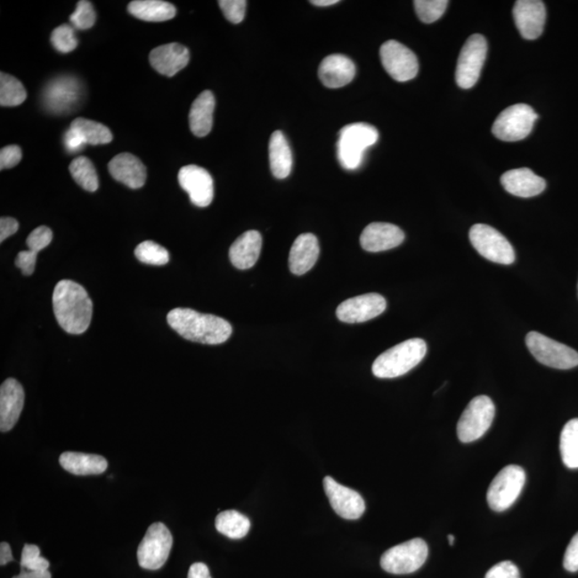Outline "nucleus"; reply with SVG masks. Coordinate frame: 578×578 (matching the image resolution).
I'll list each match as a JSON object with an SVG mask.
<instances>
[{"label": "nucleus", "mask_w": 578, "mask_h": 578, "mask_svg": "<svg viewBox=\"0 0 578 578\" xmlns=\"http://www.w3.org/2000/svg\"><path fill=\"white\" fill-rule=\"evenodd\" d=\"M19 222L13 217H2L0 220V242H4L10 236L19 231Z\"/></svg>", "instance_id": "48"}, {"label": "nucleus", "mask_w": 578, "mask_h": 578, "mask_svg": "<svg viewBox=\"0 0 578 578\" xmlns=\"http://www.w3.org/2000/svg\"><path fill=\"white\" fill-rule=\"evenodd\" d=\"M485 578H521L518 567L511 561H503L492 567Z\"/></svg>", "instance_id": "44"}, {"label": "nucleus", "mask_w": 578, "mask_h": 578, "mask_svg": "<svg viewBox=\"0 0 578 578\" xmlns=\"http://www.w3.org/2000/svg\"><path fill=\"white\" fill-rule=\"evenodd\" d=\"M538 118L532 106L527 104L509 106L493 125V134L503 142L522 141L530 134Z\"/></svg>", "instance_id": "8"}, {"label": "nucleus", "mask_w": 578, "mask_h": 578, "mask_svg": "<svg viewBox=\"0 0 578 578\" xmlns=\"http://www.w3.org/2000/svg\"><path fill=\"white\" fill-rule=\"evenodd\" d=\"M188 578H211L208 566L201 562H196V564L191 566Z\"/></svg>", "instance_id": "49"}, {"label": "nucleus", "mask_w": 578, "mask_h": 578, "mask_svg": "<svg viewBox=\"0 0 578 578\" xmlns=\"http://www.w3.org/2000/svg\"><path fill=\"white\" fill-rule=\"evenodd\" d=\"M173 546V535L163 523L152 524L137 550L142 569L156 571L166 565Z\"/></svg>", "instance_id": "11"}, {"label": "nucleus", "mask_w": 578, "mask_h": 578, "mask_svg": "<svg viewBox=\"0 0 578 578\" xmlns=\"http://www.w3.org/2000/svg\"><path fill=\"white\" fill-rule=\"evenodd\" d=\"M379 131L369 124L358 123L345 126L339 131L338 158L348 171L357 169L363 161L365 151L379 141Z\"/></svg>", "instance_id": "4"}, {"label": "nucleus", "mask_w": 578, "mask_h": 578, "mask_svg": "<svg viewBox=\"0 0 578 578\" xmlns=\"http://www.w3.org/2000/svg\"><path fill=\"white\" fill-rule=\"evenodd\" d=\"M63 141H65L66 150L71 153L81 151L86 145V142L84 141L82 135L71 128L66 132Z\"/></svg>", "instance_id": "47"}, {"label": "nucleus", "mask_w": 578, "mask_h": 578, "mask_svg": "<svg viewBox=\"0 0 578 578\" xmlns=\"http://www.w3.org/2000/svg\"><path fill=\"white\" fill-rule=\"evenodd\" d=\"M513 18L524 39H538L544 30L545 4L541 0H518L514 4Z\"/></svg>", "instance_id": "18"}, {"label": "nucleus", "mask_w": 578, "mask_h": 578, "mask_svg": "<svg viewBox=\"0 0 578 578\" xmlns=\"http://www.w3.org/2000/svg\"><path fill=\"white\" fill-rule=\"evenodd\" d=\"M28 98L23 84L18 78L7 73L0 74V104L2 106H18Z\"/></svg>", "instance_id": "35"}, {"label": "nucleus", "mask_w": 578, "mask_h": 578, "mask_svg": "<svg viewBox=\"0 0 578 578\" xmlns=\"http://www.w3.org/2000/svg\"><path fill=\"white\" fill-rule=\"evenodd\" d=\"M216 528L217 532L224 534L230 539L245 538L251 528V522L243 514L228 510L219 513L216 518Z\"/></svg>", "instance_id": "31"}, {"label": "nucleus", "mask_w": 578, "mask_h": 578, "mask_svg": "<svg viewBox=\"0 0 578 578\" xmlns=\"http://www.w3.org/2000/svg\"><path fill=\"white\" fill-rule=\"evenodd\" d=\"M526 345L533 356L546 367L570 370L578 365V353L574 349L539 332H529Z\"/></svg>", "instance_id": "7"}, {"label": "nucleus", "mask_w": 578, "mask_h": 578, "mask_svg": "<svg viewBox=\"0 0 578 578\" xmlns=\"http://www.w3.org/2000/svg\"><path fill=\"white\" fill-rule=\"evenodd\" d=\"M263 238L257 231H248L232 243L230 258L237 269L248 270L256 265L261 256Z\"/></svg>", "instance_id": "26"}, {"label": "nucleus", "mask_w": 578, "mask_h": 578, "mask_svg": "<svg viewBox=\"0 0 578 578\" xmlns=\"http://www.w3.org/2000/svg\"><path fill=\"white\" fill-rule=\"evenodd\" d=\"M51 42L55 50L65 54L76 50L78 45L74 28L68 24H63L53 31Z\"/></svg>", "instance_id": "38"}, {"label": "nucleus", "mask_w": 578, "mask_h": 578, "mask_svg": "<svg viewBox=\"0 0 578 578\" xmlns=\"http://www.w3.org/2000/svg\"><path fill=\"white\" fill-rule=\"evenodd\" d=\"M12 578H52V575L49 571L20 570V574Z\"/></svg>", "instance_id": "51"}, {"label": "nucleus", "mask_w": 578, "mask_h": 578, "mask_svg": "<svg viewBox=\"0 0 578 578\" xmlns=\"http://www.w3.org/2000/svg\"><path fill=\"white\" fill-rule=\"evenodd\" d=\"M560 454L567 468H578V419H572L562 429Z\"/></svg>", "instance_id": "32"}, {"label": "nucleus", "mask_w": 578, "mask_h": 578, "mask_svg": "<svg viewBox=\"0 0 578 578\" xmlns=\"http://www.w3.org/2000/svg\"><path fill=\"white\" fill-rule=\"evenodd\" d=\"M13 560L12 548L7 542L0 544V566H6Z\"/></svg>", "instance_id": "50"}, {"label": "nucleus", "mask_w": 578, "mask_h": 578, "mask_svg": "<svg viewBox=\"0 0 578 578\" xmlns=\"http://www.w3.org/2000/svg\"><path fill=\"white\" fill-rule=\"evenodd\" d=\"M427 343L411 338L381 354L373 363V374L379 379H396L416 368L426 357Z\"/></svg>", "instance_id": "3"}, {"label": "nucleus", "mask_w": 578, "mask_h": 578, "mask_svg": "<svg viewBox=\"0 0 578 578\" xmlns=\"http://www.w3.org/2000/svg\"><path fill=\"white\" fill-rule=\"evenodd\" d=\"M50 562L40 556V549L34 544H25L20 559V569L28 571H49Z\"/></svg>", "instance_id": "39"}, {"label": "nucleus", "mask_w": 578, "mask_h": 578, "mask_svg": "<svg viewBox=\"0 0 578 578\" xmlns=\"http://www.w3.org/2000/svg\"><path fill=\"white\" fill-rule=\"evenodd\" d=\"M150 61L157 72L172 77L188 66L190 52L179 44L161 45L151 51Z\"/></svg>", "instance_id": "21"}, {"label": "nucleus", "mask_w": 578, "mask_h": 578, "mask_svg": "<svg viewBox=\"0 0 578 578\" xmlns=\"http://www.w3.org/2000/svg\"><path fill=\"white\" fill-rule=\"evenodd\" d=\"M487 55V42L484 36H470L460 51L455 79L463 89L473 88L480 77Z\"/></svg>", "instance_id": "12"}, {"label": "nucleus", "mask_w": 578, "mask_h": 578, "mask_svg": "<svg viewBox=\"0 0 578 578\" xmlns=\"http://www.w3.org/2000/svg\"><path fill=\"white\" fill-rule=\"evenodd\" d=\"M495 405L489 396L475 397L460 418L458 436L461 443L469 444L480 439L489 431L495 418Z\"/></svg>", "instance_id": "5"}, {"label": "nucleus", "mask_w": 578, "mask_h": 578, "mask_svg": "<svg viewBox=\"0 0 578 578\" xmlns=\"http://www.w3.org/2000/svg\"><path fill=\"white\" fill-rule=\"evenodd\" d=\"M135 256L141 263L147 265H155V266H163L169 261V253L166 248H163L153 241H144L140 243L135 248Z\"/></svg>", "instance_id": "36"}, {"label": "nucleus", "mask_w": 578, "mask_h": 578, "mask_svg": "<svg viewBox=\"0 0 578 578\" xmlns=\"http://www.w3.org/2000/svg\"><path fill=\"white\" fill-rule=\"evenodd\" d=\"M97 20L93 4L81 0L77 3L76 12L70 17L74 28L86 30L92 28Z\"/></svg>", "instance_id": "40"}, {"label": "nucleus", "mask_w": 578, "mask_h": 578, "mask_svg": "<svg viewBox=\"0 0 578 578\" xmlns=\"http://www.w3.org/2000/svg\"><path fill=\"white\" fill-rule=\"evenodd\" d=\"M178 182L195 206L204 208L212 203L214 180L205 168L198 166L183 167L179 171Z\"/></svg>", "instance_id": "17"}, {"label": "nucleus", "mask_w": 578, "mask_h": 578, "mask_svg": "<svg viewBox=\"0 0 578 578\" xmlns=\"http://www.w3.org/2000/svg\"><path fill=\"white\" fill-rule=\"evenodd\" d=\"M111 177L131 189H140L146 183L147 169L139 158L120 153L109 163Z\"/></svg>", "instance_id": "24"}, {"label": "nucleus", "mask_w": 578, "mask_h": 578, "mask_svg": "<svg viewBox=\"0 0 578 578\" xmlns=\"http://www.w3.org/2000/svg\"><path fill=\"white\" fill-rule=\"evenodd\" d=\"M25 394L17 379H8L0 387V431H12L23 411Z\"/></svg>", "instance_id": "19"}, {"label": "nucleus", "mask_w": 578, "mask_h": 578, "mask_svg": "<svg viewBox=\"0 0 578 578\" xmlns=\"http://www.w3.org/2000/svg\"><path fill=\"white\" fill-rule=\"evenodd\" d=\"M70 173L79 187L95 192L99 188L97 171L92 161L86 157L74 159L70 164Z\"/></svg>", "instance_id": "34"}, {"label": "nucleus", "mask_w": 578, "mask_h": 578, "mask_svg": "<svg viewBox=\"0 0 578 578\" xmlns=\"http://www.w3.org/2000/svg\"><path fill=\"white\" fill-rule=\"evenodd\" d=\"M70 128L77 131L86 144L104 145L113 140V134L108 126L93 120L77 118L72 121Z\"/></svg>", "instance_id": "33"}, {"label": "nucleus", "mask_w": 578, "mask_h": 578, "mask_svg": "<svg viewBox=\"0 0 578 578\" xmlns=\"http://www.w3.org/2000/svg\"><path fill=\"white\" fill-rule=\"evenodd\" d=\"M128 12L146 22H166L176 17V8L162 0H135L129 4Z\"/></svg>", "instance_id": "30"}, {"label": "nucleus", "mask_w": 578, "mask_h": 578, "mask_svg": "<svg viewBox=\"0 0 578 578\" xmlns=\"http://www.w3.org/2000/svg\"><path fill=\"white\" fill-rule=\"evenodd\" d=\"M247 4L245 0H221L219 6L231 23L240 24L246 17Z\"/></svg>", "instance_id": "41"}, {"label": "nucleus", "mask_w": 578, "mask_h": 578, "mask_svg": "<svg viewBox=\"0 0 578 578\" xmlns=\"http://www.w3.org/2000/svg\"><path fill=\"white\" fill-rule=\"evenodd\" d=\"M320 256V243L313 234H302L297 237L289 253V269L296 275L310 272L315 266Z\"/></svg>", "instance_id": "25"}, {"label": "nucleus", "mask_w": 578, "mask_h": 578, "mask_svg": "<svg viewBox=\"0 0 578 578\" xmlns=\"http://www.w3.org/2000/svg\"><path fill=\"white\" fill-rule=\"evenodd\" d=\"M60 464L68 473L76 476L101 475L109 468L103 456L81 452H63Z\"/></svg>", "instance_id": "28"}, {"label": "nucleus", "mask_w": 578, "mask_h": 578, "mask_svg": "<svg viewBox=\"0 0 578 578\" xmlns=\"http://www.w3.org/2000/svg\"><path fill=\"white\" fill-rule=\"evenodd\" d=\"M501 184L507 192L524 199L533 198L546 188L545 180L526 167L511 169L503 174Z\"/></svg>", "instance_id": "23"}, {"label": "nucleus", "mask_w": 578, "mask_h": 578, "mask_svg": "<svg viewBox=\"0 0 578 578\" xmlns=\"http://www.w3.org/2000/svg\"><path fill=\"white\" fill-rule=\"evenodd\" d=\"M415 4L418 18L423 23L432 24L443 17L449 2L447 0H416Z\"/></svg>", "instance_id": "37"}, {"label": "nucleus", "mask_w": 578, "mask_h": 578, "mask_svg": "<svg viewBox=\"0 0 578 578\" xmlns=\"http://www.w3.org/2000/svg\"><path fill=\"white\" fill-rule=\"evenodd\" d=\"M326 495L333 510L345 519H358L363 516L365 502L358 492L338 484L331 476L323 479Z\"/></svg>", "instance_id": "15"}, {"label": "nucleus", "mask_w": 578, "mask_h": 578, "mask_svg": "<svg viewBox=\"0 0 578 578\" xmlns=\"http://www.w3.org/2000/svg\"><path fill=\"white\" fill-rule=\"evenodd\" d=\"M311 4L317 7H328L338 4V0H312Z\"/></svg>", "instance_id": "52"}, {"label": "nucleus", "mask_w": 578, "mask_h": 578, "mask_svg": "<svg viewBox=\"0 0 578 578\" xmlns=\"http://www.w3.org/2000/svg\"><path fill=\"white\" fill-rule=\"evenodd\" d=\"M22 160V150L17 145L4 147L0 151V169L17 167Z\"/></svg>", "instance_id": "43"}, {"label": "nucleus", "mask_w": 578, "mask_h": 578, "mask_svg": "<svg viewBox=\"0 0 578 578\" xmlns=\"http://www.w3.org/2000/svg\"><path fill=\"white\" fill-rule=\"evenodd\" d=\"M380 60L385 70L397 82L411 81L417 77L418 58L415 53L400 42H385L380 47Z\"/></svg>", "instance_id": "13"}, {"label": "nucleus", "mask_w": 578, "mask_h": 578, "mask_svg": "<svg viewBox=\"0 0 578 578\" xmlns=\"http://www.w3.org/2000/svg\"><path fill=\"white\" fill-rule=\"evenodd\" d=\"M168 325L188 341L219 345L231 338V323L211 314H201L191 309L177 307L167 314Z\"/></svg>", "instance_id": "2"}, {"label": "nucleus", "mask_w": 578, "mask_h": 578, "mask_svg": "<svg viewBox=\"0 0 578 578\" xmlns=\"http://www.w3.org/2000/svg\"><path fill=\"white\" fill-rule=\"evenodd\" d=\"M404 232L390 223L375 222L364 228L360 243L363 250L372 253L391 250L402 245Z\"/></svg>", "instance_id": "20"}, {"label": "nucleus", "mask_w": 578, "mask_h": 578, "mask_svg": "<svg viewBox=\"0 0 578 578\" xmlns=\"http://www.w3.org/2000/svg\"><path fill=\"white\" fill-rule=\"evenodd\" d=\"M52 240L53 232L50 228L40 226L37 227L36 230L30 232L26 243H28L29 251L38 254L40 251L44 250V248L49 247Z\"/></svg>", "instance_id": "42"}, {"label": "nucleus", "mask_w": 578, "mask_h": 578, "mask_svg": "<svg viewBox=\"0 0 578 578\" xmlns=\"http://www.w3.org/2000/svg\"><path fill=\"white\" fill-rule=\"evenodd\" d=\"M269 161L275 178L284 179L289 176L293 167V155L288 140L281 131L273 132L270 137Z\"/></svg>", "instance_id": "29"}, {"label": "nucleus", "mask_w": 578, "mask_h": 578, "mask_svg": "<svg viewBox=\"0 0 578 578\" xmlns=\"http://www.w3.org/2000/svg\"><path fill=\"white\" fill-rule=\"evenodd\" d=\"M564 566L566 571L574 573L578 571V533L572 538L566 550Z\"/></svg>", "instance_id": "45"}, {"label": "nucleus", "mask_w": 578, "mask_h": 578, "mask_svg": "<svg viewBox=\"0 0 578 578\" xmlns=\"http://www.w3.org/2000/svg\"><path fill=\"white\" fill-rule=\"evenodd\" d=\"M387 301L379 294H367L354 297L338 306L337 316L347 323L365 322L383 314Z\"/></svg>", "instance_id": "14"}, {"label": "nucleus", "mask_w": 578, "mask_h": 578, "mask_svg": "<svg viewBox=\"0 0 578 578\" xmlns=\"http://www.w3.org/2000/svg\"><path fill=\"white\" fill-rule=\"evenodd\" d=\"M469 240L480 256L501 265L516 262V252L501 232L492 226L476 224L470 228Z\"/></svg>", "instance_id": "10"}, {"label": "nucleus", "mask_w": 578, "mask_h": 578, "mask_svg": "<svg viewBox=\"0 0 578 578\" xmlns=\"http://www.w3.org/2000/svg\"><path fill=\"white\" fill-rule=\"evenodd\" d=\"M356 76V66L348 57L339 54L329 55L318 69V77L328 88H341L351 83Z\"/></svg>", "instance_id": "22"}, {"label": "nucleus", "mask_w": 578, "mask_h": 578, "mask_svg": "<svg viewBox=\"0 0 578 578\" xmlns=\"http://www.w3.org/2000/svg\"><path fill=\"white\" fill-rule=\"evenodd\" d=\"M428 556L426 541L416 538L394 546L381 556L380 566L391 574H411L424 565Z\"/></svg>", "instance_id": "6"}, {"label": "nucleus", "mask_w": 578, "mask_h": 578, "mask_svg": "<svg viewBox=\"0 0 578 578\" xmlns=\"http://www.w3.org/2000/svg\"><path fill=\"white\" fill-rule=\"evenodd\" d=\"M53 307L60 326L67 333L87 331L93 318V301L83 288L71 280H61L53 294Z\"/></svg>", "instance_id": "1"}, {"label": "nucleus", "mask_w": 578, "mask_h": 578, "mask_svg": "<svg viewBox=\"0 0 578 578\" xmlns=\"http://www.w3.org/2000/svg\"><path fill=\"white\" fill-rule=\"evenodd\" d=\"M526 481V474L517 465L507 466L493 480L487 491V502L493 511L508 510L517 501Z\"/></svg>", "instance_id": "9"}, {"label": "nucleus", "mask_w": 578, "mask_h": 578, "mask_svg": "<svg viewBox=\"0 0 578 578\" xmlns=\"http://www.w3.org/2000/svg\"><path fill=\"white\" fill-rule=\"evenodd\" d=\"M215 108L216 99L210 90H205L195 99L189 115L190 129L194 135L204 137L210 134Z\"/></svg>", "instance_id": "27"}, {"label": "nucleus", "mask_w": 578, "mask_h": 578, "mask_svg": "<svg viewBox=\"0 0 578 578\" xmlns=\"http://www.w3.org/2000/svg\"><path fill=\"white\" fill-rule=\"evenodd\" d=\"M81 84L76 77H61L46 85L44 101L47 110L61 114L72 110L81 100Z\"/></svg>", "instance_id": "16"}, {"label": "nucleus", "mask_w": 578, "mask_h": 578, "mask_svg": "<svg viewBox=\"0 0 578 578\" xmlns=\"http://www.w3.org/2000/svg\"><path fill=\"white\" fill-rule=\"evenodd\" d=\"M448 540H449V544H450V545H453V544H454V542H455L454 535H452V534H449V535H448Z\"/></svg>", "instance_id": "53"}, {"label": "nucleus", "mask_w": 578, "mask_h": 578, "mask_svg": "<svg viewBox=\"0 0 578 578\" xmlns=\"http://www.w3.org/2000/svg\"><path fill=\"white\" fill-rule=\"evenodd\" d=\"M37 256L38 254L29 250L20 252L15 259V266L22 270L24 275H31L35 272Z\"/></svg>", "instance_id": "46"}]
</instances>
